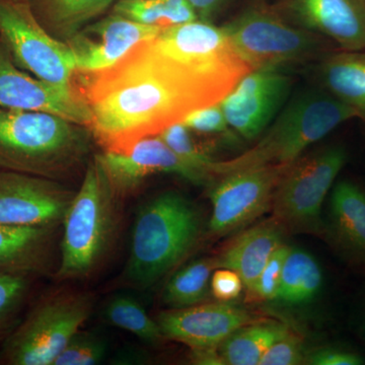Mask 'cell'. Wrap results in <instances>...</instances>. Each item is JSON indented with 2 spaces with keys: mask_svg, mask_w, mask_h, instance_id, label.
I'll return each instance as SVG.
<instances>
[{
  "mask_svg": "<svg viewBox=\"0 0 365 365\" xmlns=\"http://www.w3.org/2000/svg\"><path fill=\"white\" fill-rule=\"evenodd\" d=\"M163 143L182 158L184 162L193 165L196 169L209 174V167L216 160L210 155V150L198 143L193 136V132L187 128L182 122L170 125L165 130L158 134Z\"/></svg>",
  "mask_w": 365,
  "mask_h": 365,
  "instance_id": "cell-29",
  "label": "cell"
},
{
  "mask_svg": "<svg viewBox=\"0 0 365 365\" xmlns=\"http://www.w3.org/2000/svg\"><path fill=\"white\" fill-rule=\"evenodd\" d=\"M112 13L160 30L199 20L187 0H117Z\"/></svg>",
  "mask_w": 365,
  "mask_h": 365,
  "instance_id": "cell-26",
  "label": "cell"
},
{
  "mask_svg": "<svg viewBox=\"0 0 365 365\" xmlns=\"http://www.w3.org/2000/svg\"><path fill=\"white\" fill-rule=\"evenodd\" d=\"M191 354L190 359L195 364L203 365H223L218 348H199V349H190Z\"/></svg>",
  "mask_w": 365,
  "mask_h": 365,
  "instance_id": "cell-38",
  "label": "cell"
},
{
  "mask_svg": "<svg viewBox=\"0 0 365 365\" xmlns=\"http://www.w3.org/2000/svg\"><path fill=\"white\" fill-rule=\"evenodd\" d=\"M74 194L56 180L0 170V225L55 227Z\"/></svg>",
  "mask_w": 365,
  "mask_h": 365,
  "instance_id": "cell-13",
  "label": "cell"
},
{
  "mask_svg": "<svg viewBox=\"0 0 365 365\" xmlns=\"http://www.w3.org/2000/svg\"><path fill=\"white\" fill-rule=\"evenodd\" d=\"M120 198L98 158L86 165L81 188L64 215L58 280L88 277L104 262L115 239Z\"/></svg>",
  "mask_w": 365,
  "mask_h": 365,
  "instance_id": "cell-5",
  "label": "cell"
},
{
  "mask_svg": "<svg viewBox=\"0 0 365 365\" xmlns=\"http://www.w3.org/2000/svg\"><path fill=\"white\" fill-rule=\"evenodd\" d=\"M104 316L112 325L133 334L148 344H158L165 339L157 319H151L138 300L130 295L119 294L110 299Z\"/></svg>",
  "mask_w": 365,
  "mask_h": 365,
  "instance_id": "cell-28",
  "label": "cell"
},
{
  "mask_svg": "<svg viewBox=\"0 0 365 365\" xmlns=\"http://www.w3.org/2000/svg\"><path fill=\"white\" fill-rule=\"evenodd\" d=\"M244 287L241 276L230 269L216 268L211 275V294L218 302H232L240 297Z\"/></svg>",
  "mask_w": 365,
  "mask_h": 365,
  "instance_id": "cell-36",
  "label": "cell"
},
{
  "mask_svg": "<svg viewBox=\"0 0 365 365\" xmlns=\"http://www.w3.org/2000/svg\"><path fill=\"white\" fill-rule=\"evenodd\" d=\"M323 285V270L313 255L292 248L285 260L275 300L288 307L304 306L319 297Z\"/></svg>",
  "mask_w": 365,
  "mask_h": 365,
  "instance_id": "cell-25",
  "label": "cell"
},
{
  "mask_svg": "<svg viewBox=\"0 0 365 365\" xmlns=\"http://www.w3.org/2000/svg\"><path fill=\"white\" fill-rule=\"evenodd\" d=\"M198 16L199 20L215 23L225 11L228 0H187Z\"/></svg>",
  "mask_w": 365,
  "mask_h": 365,
  "instance_id": "cell-37",
  "label": "cell"
},
{
  "mask_svg": "<svg viewBox=\"0 0 365 365\" xmlns=\"http://www.w3.org/2000/svg\"><path fill=\"white\" fill-rule=\"evenodd\" d=\"M360 333H361V337L365 341V316L364 319H362L361 326H360Z\"/></svg>",
  "mask_w": 365,
  "mask_h": 365,
  "instance_id": "cell-39",
  "label": "cell"
},
{
  "mask_svg": "<svg viewBox=\"0 0 365 365\" xmlns=\"http://www.w3.org/2000/svg\"><path fill=\"white\" fill-rule=\"evenodd\" d=\"M151 43L227 93L252 71L222 26L215 23L196 20L172 26L163 30Z\"/></svg>",
  "mask_w": 365,
  "mask_h": 365,
  "instance_id": "cell-10",
  "label": "cell"
},
{
  "mask_svg": "<svg viewBox=\"0 0 365 365\" xmlns=\"http://www.w3.org/2000/svg\"><path fill=\"white\" fill-rule=\"evenodd\" d=\"M359 118L357 113L323 90L307 91L290 101L250 150L209 167L212 182L240 170L290 165L304 151L340 125Z\"/></svg>",
  "mask_w": 365,
  "mask_h": 365,
  "instance_id": "cell-4",
  "label": "cell"
},
{
  "mask_svg": "<svg viewBox=\"0 0 365 365\" xmlns=\"http://www.w3.org/2000/svg\"><path fill=\"white\" fill-rule=\"evenodd\" d=\"M0 41L20 68L53 85L76 86L71 48L45 30L28 2L0 0Z\"/></svg>",
  "mask_w": 365,
  "mask_h": 365,
  "instance_id": "cell-9",
  "label": "cell"
},
{
  "mask_svg": "<svg viewBox=\"0 0 365 365\" xmlns=\"http://www.w3.org/2000/svg\"><path fill=\"white\" fill-rule=\"evenodd\" d=\"M181 122L193 133L201 135L227 137L232 135L234 132L227 123L220 103L195 110L187 115Z\"/></svg>",
  "mask_w": 365,
  "mask_h": 365,
  "instance_id": "cell-33",
  "label": "cell"
},
{
  "mask_svg": "<svg viewBox=\"0 0 365 365\" xmlns=\"http://www.w3.org/2000/svg\"><path fill=\"white\" fill-rule=\"evenodd\" d=\"M292 332L287 324L261 319L241 327L218 347L223 365H259L266 351Z\"/></svg>",
  "mask_w": 365,
  "mask_h": 365,
  "instance_id": "cell-24",
  "label": "cell"
},
{
  "mask_svg": "<svg viewBox=\"0 0 365 365\" xmlns=\"http://www.w3.org/2000/svg\"><path fill=\"white\" fill-rule=\"evenodd\" d=\"M290 165L253 168L215 179L209 193V232L215 237L232 234L264 215L272 207L278 182Z\"/></svg>",
  "mask_w": 365,
  "mask_h": 365,
  "instance_id": "cell-11",
  "label": "cell"
},
{
  "mask_svg": "<svg viewBox=\"0 0 365 365\" xmlns=\"http://www.w3.org/2000/svg\"><path fill=\"white\" fill-rule=\"evenodd\" d=\"M93 299L83 292H60L41 299L4 338L0 364L53 365L90 317Z\"/></svg>",
  "mask_w": 365,
  "mask_h": 365,
  "instance_id": "cell-7",
  "label": "cell"
},
{
  "mask_svg": "<svg viewBox=\"0 0 365 365\" xmlns=\"http://www.w3.org/2000/svg\"><path fill=\"white\" fill-rule=\"evenodd\" d=\"M0 108L50 113L90 126L91 112L81 91L53 85L14 63L0 41Z\"/></svg>",
  "mask_w": 365,
  "mask_h": 365,
  "instance_id": "cell-14",
  "label": "cell"
},
{
  "mask_svg": "<svg viewBox=\"0 0 365 365\" xmlns=\"http://www.w3.org/2000/svg\"><path fill=\"white\" fill-rule=\"evenodd\" d=\"M96 157L120 199L158 174L176 175L196 185L211 182L207 174L178 157L158 135L141 139L126 150H104Z\"/></svg>",
  "mask_w": 365,
  "mask_h": 365,
  "instance_id": "cell-15",
  "label": "cell"
},
{
  "mask_svg": "<svg viewBox=\"0 0 365 365\" xmlns=\"http://www.w3.org/2000/svg\"><path fill=\"white\" fill-rule=\"evenodd\" d=\"M292 247L281 245L274 252L268 263L266 264L253 288L248 292V299L251 302H274L279 289L281 276L285 260Z\"/></svg>",
  "mask_w": 365,
  "mask_h": 365,
  "instance_id": "cell-32",
  "label": "cell"
},
{
  "mask_svg": "<svg viewBox=\"0 0 365 365\" xmlns=\"http://www.w3.org/2000/svg\"><path fill=\"white\" fill-rule=\"evenodd\" d=\"M304 364L362 365L365 359L360 353L342 345H323L307 352Z\"/></svg>",
  "mask_w": 365,
  "mask_h": 365,
  "instance_id": "cell-35",
  "label": "cell"
},
{
  "mask_svg": "<svg viewBox=\"0 0 365 365\" xmlns=\"http://www.w3.org/2000/svg\"><path fill=\"white\" fill-rule=\"evenodd\" d=\"M107 344L96 334L78 331L64 346L53 365H95L104 359Z\"/></svg>",
  "mask_w": 365,
  "mask_h": 365,
  "instance_id": "cell-31",
  "label": "cell"
},
{
  "mask_svg": "<svg viewBox=\"0 0 365 365\" xmlns=\"http://www.w3.org/2000/svg\"><path fill=\"white\" fill-rule=\"evenodd\" d=\"M324 90L365 120V51L331 52L319 61Z\"/></svg>",
  "mask_w": 365,
  "mask_h": 365,
  "instance_id": "cell-22",
  "label": "cell"
},
{
  "mask_svg": "<svg viewBox=\"0 0 365 365\" xmlns=\"http://www.w3.org/2000/svg\"><path fill=\"white\" fill-rule=\"evenodd\" d=\"M201 232L202 217L191 200L175 191L153 197L137 212L125 280L138 289L157 284L193 251Z\"/></svg>",
  "mask_w": 365,
  "mask_h": 365,
  "instance_id": "cell-3",
  "label": "cell"
},
{
  "mask_svg": "<svg viewBox=\"0 0 365 365\" xmlns=\"http://www.w3.org/2000/svg\"><path fill=\"white\" fill-rule=\"evenodd\" d=\"M54 227L0 225V271L32 276L51 263Z\"/></svg>",
  "mask_w": 365,
  "mask_h": 365,
  "instance_id": "cell-21",
  "label": "cell"
},
{
  "mask_svg": "<svg viewBox=\"0 0 365 365\" xmlns=\"http://www.w3.org/2000/svg\"><path fill=\"white\" fill-rule=\"evenodd\" d=\"M324 232L346 261L365 270V190L357 182L334 185Z\"/></svg>",
  "mask_w": 365,
  "mask_h": 365,
  "instance_id": "cell-19",
  "label": "cell"
},
{
  "mask_svg": "<svg viewBox=\"0 0 365 365\" xmlns=\"http://www.w3.org/2000/svg\"><path fill=\"white\" fill-rule=\"evenodd\" d=\"M261 319L245 307L218 302L169 309L158 314L157 322L165 339L199 349L218 348L237 329Z\"/></svg>",
  "mask_w": 365,
  "mask_h": 365,
  "instance_id": "cell-18",
  "label": "cell"
},
{
  "mask_svg": "<svg viewBox=\"0 0 365 365\" xmlns=\"http://www.w3.org/2000/svg\"><path fill=\"white\" fill-rule=\"evenodd\" d=\"M347 158L342 144H330L302 155L287 168L272 202L273 217L284 230L324 232L322 209Z\"/></svg>",
  "mask_w": 365,
  "mask_h": 365,
  "instance_id": "cell-8",
  "label": "cell"
},
{
  "mask_svg": "<svg viewBox=\"0 0 365 365\" xmlns=\"http://www.w3.org/2000/svg\"><path fill=\"white\" fill-rule=\"evenodd\" d=\"M83 97L91 112L88 129L104 150L124 151L158 135L190 113L217 104L222 86L141 43L105 71L86 74Z\"/></svg>",
  "mask_w": 365,
  "mask_h": 365,
  "instance_id": "cell-1",
  "label": "cell"
},
{
  "mask_svg": "<svg viewBox=\"0 0 365 365\" xmlns=\"http://www.w3.org/2000/svg\"><path fill=\"white\" fill-rule=\"evenodd\" d=\"M292 88V76L280 69H255L237 81L220 106L230 128L254 141L278 116Z\"/></svg>",
  "mask_w": 365,
  "mask_h": 365,
  "instance_id": "cell-12",
  "label": "cell"
},
{
  "mask_svg": "<svg viewBox=\"0 0 365 365\" xmlns=\"http://www.w3.org/2000/svg\"><path fill=\"white\" fill-rule=\"evenodd\" d=\"M306 354L304 341L297 334L290 332L269 348L259 365L304 364Z\"/></svg>",
  "mask_w": 365,
  "mask_h": 365,
  "instance_id": "cell-34",
  "label": "cell"
},
{
  "mask_svg": "<svg viewBox=\"0 0 365 365\" xmlns=\"http://www.w3.org/2000/svg\"><path fill=\"white\" fill-rule=\"evenodd\" d=\"M30 292V276L0 271V337L9 335Z\"/></svg>",
  "mask_w": 365,
  "mask_h": 365,
  "instance_id": "cell-30",
  "label": "cell"
},
{
  "mask_svg": "<svg viewBox=\"0 0 365 365\" xmlns=\"http://www.w3.org/2000/svg\"><path fill=\"white\" fill-rule=\"evenodd\" d=\"M88 127L58 115L0 108V169L64 179L91 150Z\"/></svg>",
  "mask_w": 365,
  "mask_h": 365,
  "instance_id": "cell-2",
  "label": "cell"
},
{
  "mask_svg": "<svg viewBox=\"0 0 365 365\" xmlns=\"http://www.w3.org/2000/svg\"><path fill=\"white\" fill-rule=\"evenodd\" d=\"M274 9L341 51H365V0H283Z\"/></svg>",
  "mask_w": 365,
  "mask_h": 365,
  "instance_id": "cell-17",
  "label": "cell"
},
{
  "mask_svg": "<svg viewBox=\"0 0 365 365\" xmlns=\"http://www.w3.org/2000/svg\"><path fill=\"white\" fill-rule=\"evenodd\" d=\"M19 1H26V0H19Z\"/></svg>",
  "mask_w": 365,
  "mask_h": 365,
  "instance_id": "cell-40",
  "label": "cell"
},
{
  "mask_svg": "<svg viewBox=\"0 0 365 365\" xmlns=\"http://www.w3.org/2000/svg\"><path fill=\"white\" fill-rule=\"evenodd\" d=\"M222 28L252 71H281L285 66L319 61L332 52V43L294 25L275 9L250 7Z\"/></svg>",
  "mask_w": 365,
  "mask_h": 365,
  "instance_id": "cell-6",
  "label": "cell"
},
{
  "mask_svg": "<svg viewBox=\"0 0 365 365\" xmlns=\"http://www.w3.org/2000/svg\"><path fill=\"white\" fill-rule=\"evenodd\" d=\"M215 258L199 259L184 266L170 277L163 292V302L169 309L203 304L208 299Z\"/></svg>",
  "mask_w": 365,
  "mask_h": 365,
  "instance_id": "cell-27",
  "label": "cell"
},
{
  "mask_svg": "<svg viewBox=\"0 0 365 365\" xmlns=\"http://www.w3.org/2000/svg\"><path fill=\"white\" fill-rule=\"evenodd\" d=\"M162 31L111 13L91 21L66 44L73 54L76 72L91 74L114 66L137 45L155 39Z\"/></svg>",
  "mask_w": 365,
  "mask_h": 365,
  "instance_id": "cell-16",
  "label": "cell"
},
{
  "mask_svg": "<svg viewBox=\"0 0 365 365\" xmlns=\"http://www.w3.org/2000/svg\"><path fill=\"white\" fill-rule=\"evenodd\" d=\"M284 230L274 217L249 227L215 258V268H227L239 274L249 292L274 252L284 244Z\"/></svg>",
  "mask_w": 365,
  "mask_h": 365,
  "instance_id": "cell-20",
  "label": "cell"
},
{
  "mask_svg": "<svg viewBox=\"0 0 365 365\" xmlns=\"http://www.w3.org/2000/svg\"><path fill=\"white\" fill-rule=\"evenodd\" d=\"M46 31L66 43L113 6L115 0H26Z\"/></svg>",
  "mask_w": 365,
  "mask_h": 365,
  "instance_id": "cell-23",
  "label": "cell"
}]
</instances>
